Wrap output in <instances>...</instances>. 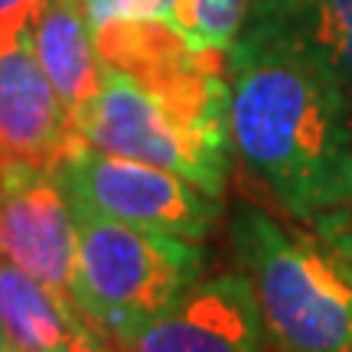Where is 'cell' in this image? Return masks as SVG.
Listing matches in <instances>:
<instances>
[{
  "label": "cell",
  "instance_id": "52a82bcc",
  "mask_svg": "<svg viewBox=\"0 0 352 352\" xmlns=\"http://www.w3.org/2000/svg\"><path fill=\"white\" fill-rule=\"evenodd\" d=\"M264 323L245 271L196 280L121 346L124 352H261Z\"/></svg>",
  "mask_w": 352,
  "mask_h": 352
},
{
  "label": "cell",
  "instance_id": "7a4b0ae2",
  "mask_svg": "<svg viewBox=\"0 0 352 352\" xmlns=\"http://www.w3.org/2000/svg\"><path fill=\"white\" fill-rule=\"evenodd\" d=\"M228 235L274 352H352V261L340 248L252 202L235 209Z\"/></svg>",
  "mask_w": 352,
  "mask_h": 352
},
{
  "label": "cell",
  "instance_id": "277c9868",
  "mask_svg": "<svg viewBox=\"0 0 352 352\" xmlns=\"http://www.w3.org/2000/svg\"><path fill=\"white\" fill-rule=\"evenodd\" d=\"M72 127L95 151L160 166L222 199L232 166V138L209 134L186 124L176 111L153 98L147 88L118 69L104 65L98 91L82 111L72 114Z\"/></svg>",
  "mask_w": 352,
  "mask_h": 352
},
{
  "label": "cell",
  "instance_id": "30bf717a",
  "mask_svg": "<svg viewBox=\"0 0 352 352\" xmlns=\"http://www.w3.org/2000/svg\"><path fill=\"white\" fill-rule=\"evenodd\" d=\"M0 336L16 352H72L101 333L56 290L0 258Z\"/></svg>",
  "mask_w": 352,
  "mask_h": 352
},
{
  "label": "cell",
  "instance_id": "8fae6325",
  "mask_svg": "<svg viewBox=\"0 0 352 352\" xmlns=\"http://www.w3.org/2000/svg\"><path fill=\"white\" fill-rule=\"evenodd\" d=\"M248 10L323 65L352 104V0H252Z\"/></svg>",
  "mask_w": 352,
  "mask_h": 352
},
{
  "label": "cell",
  "instance_id": "8992f818",
  "mask_svg": "<svg viewBox=\"0 0 352 352\" xmlns=\"http://www.w3.org/2000/svg\"><path fill=\"white\" fill-rule=\"evenodd\" d=\"M76 209L59 173L0 157V258L76 307Z\"/></svg>",
  "mask_w": 352,
  "mask_h": 352
},
{
  "label": "cell",
  "instance_id": "9c48e42d",
  "mask_svg": "<svg viewBox=\"0 0 352 352\" xmlns=\"http://www.w3.org/2000/svg\"><path fill=\"white\" fill-rule=\"evenodd\" d=\"M30 33H33V50L43 72L50 76L56 95L72 118L98 91L101 76H104V63L95 46V30L88 23L85 3L43 0Z\"/></svg>",
  "mask_w": 352,
  "mask_h": 352
},
{
  "label": "cell",
  "instance_id": "2e32d148",
  "mask_svg": "<svg viewBox=\"0 0 352 352\" xmlns=\"http://www.w3.org/2000/svg\"><path fill=\"white\" fill-rule=\"evenodd\" d=\"M0 352H16V349H13L10 342H7V340H3V336H0Z\"/></svg>",
  "mask_w": 352,
  "mask_h": 352
},
{
  "label": "cell",
  "instance_id": "7c38bea8",
  "mask_svg": "<svg viewBox=\"0 0 352 352\" xmlns=\"http://www.w3.org/2000/svg\"><path fill=\"white\" fill-rule=\"evenodd\" d=\"M252 0H179L173 26L202 50L228 52L239 39Z\"/></svg>",
  "mask_w": 352,
  "mask_h": 352
},
{
  "label": "cell",
  "instance_id": "6da1fadb",
  "mask_svg": "<svg viewBox=\"0 0 352 352\" xmlns=\"http://www.w3.org/2000/svg\"><path fill=\"white\" fill-rule=\"evenodd\" d=\"M226 63L239 164L290 219L323 235L352 206V104L323 65L252 10Z\"/></svg>",
  "mask_w": 352,
  "mask_h": 352
},
{
  "label": "cell",
  "instance_id": "9a60e30c",
  "mask_svg": "<svg viewBox=\"0 0 352 352\" xmlns=\"http://www.w3.org/2000/svg\"><path fill=\"white\" fill-rule=\"evenodd\" d=\"M72 352H124V349H114V342H108L104 336H95V340L82 342V346H76Z\"/></svg>",
  "mask_w": 352,
  "mask_h": 352
},
{
  "label": "cell",
  "instance_id": "ba28073f",
  "mask_svg": "<svg viewBox=\"0 0 352 352\" xmlns=\"http://www.w3.org/2000/svg\"><path fill=\"white\" fill-rule=\"evenodd\" d=\"M78 140L72 118L36 59L33 33L0 36V157L56 170Z\"/></svg>",
  "mask_w": 352,
  "mask_h": 352
},
{
  "label": "cell",
  "instance_id": "4fadbf2b",
  "mask_svg": "<svg viewBox=\"0 0 352 352\" xmlns=\"http://www.w3.org/2000/svg\"><path fill=\"white\" fill-rule=\"evenodd\" d=\"M43 0H0V36H10L33 26Z\"/></svg>",
  "mask_w": 352,
  "mask_h": 352
},
{
  "label": "cell",
  "instance_id": "5b68a950",
  "mask_svg": "<svg viewBox=\"0 0 352 352\" xmlns=\"http://www.w3.org/2000/svg\"><path fill=\"white\" fill-rule=\"evenodd\" d=\"M56 173L72 206L176 239H206L222 212L219 196L199 189L179 173L95 151L85 140H78L65 153Z\"/></svg>",
  "mask_w": 352,
  "mask_h": 352
},
{
  "label": "cell",
  "instance_id": "3957f363",
  "mask_svg": "<svg viewBox=\"0 0 352 352\" xmlns=\"http://www.w3.org/2000/svg\"><path fill=\"white\" fill-rule=\"evenodd\" d=\"M76 209L72 300L91 329L118 349L192 287L209 264L199 241L134 228L101 212Z\"/></svg>",
  "mask_w": 352,
  "mask_h": 352
},
{
  "label": "cell",
  "instance_id": "5bb4252c",
  "mask_svg": "<svg viewBox=\"0 0 352 352\" xmlns=\"http://www.w3.org/2000/svg\"><path fill=\"white\" fill-rule=\"evenodd\" d=\"M323 239H327L333 248H340V252L352 261V206L346 209V215H342L336 226H329L327 232H323Z\"/></svg>",
  "mask_w": 352,
  "mask_h": 352
}]
</instances>
